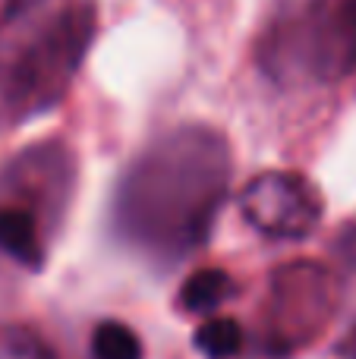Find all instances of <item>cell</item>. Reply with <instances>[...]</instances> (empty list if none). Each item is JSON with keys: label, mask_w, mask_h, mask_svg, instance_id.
Returning <instances> with one entry per match:
<instances>
[{"label": "cell", "mask_w": 356, "mask_h": 359, "mask_svg": "<svg viewBox=\"0 0 356 359\" xmlns=\"http://www.w3.org/2000/svg\"><path fill=\"white\" fill-rule=\"evenodd\" d=\"M231 142L205 123L155 136L123 170L111 202L120 243L155 265L193 255L231 189Z\"/></svg>", "instance_id": "6da1fadb"}, {"label": "cell", "mask_w": 356, "mask_h": 359, "mask_svg": "<svg viewBox=\"0 0 356 359\" xmlns=\"http://www.w3.org/2000/svg\"><path fill=\"white\" fill-rule=\"evenodd\" d=\"M98 35V0H32L0 25V126H19L67 98Z\"/></svg>", "instance_id": "7a4b0ae2"}, {"label": "cell", "mask_w": 356, "mask_h": 359, "mask_svg": "<svg viewBox=\"0 0 356 359\" xmlns=\"http://www.w3.org/2000/svg\"><path fill=\"white\" fill-rule=\"evenodd\" d=\"M275 86L322 88L356 76V0H275L256 38Z\"/></svg>", "instance_id": "3957f363"}, {"label": "cell", "mask_w": 356, "mask_h": 359, "mask_svg": "<svg viewBox=\"0 0 356 359\" xmlns=\"http://www.w3.org/2000/svg\"><path fill=\"white\" fill-rule=\"evenodd\" d=\"M76 164L63 142L48 139L22 149L0 170V252L38 271L73 198Z\"/></svg>", "instance_id": "277c9868"}, {"label": "cell", "mask_w": 356, "mask_h": 359, "mask_svg": "<svg viewBox=\"0 0 356 359\" xmlns=\"http://www.w3.org/2000/svg\"><path fill=\"white\" fill-rule=\"evenodd\" d=\"M240 215L268 240H306L325 215L319 186L296 170H265L243 186Z\"/></svg>", "instance_id": "5b68a950"}, {"label": "cell", "mask_w": 356, "mask_h": 359, "mask_svg": "<svg viewBox=\"0 0 356 359\" xmlns=\"http://www.w3.org/2000/svg\"><path fill=\"white\" fill-rule=\"evenodd\" d=\"M334 309V287L322 265L296 262L275 274L268 306V341L275 350H296L325 328Z\"/></svg>", "instance_id": "8992f818"}, {"label": "cell", "mask_w": 356, "mask_h": 359, "mask_svg": "<svg viewBox=\"0 0 356 359\" xmlns=\"http://www.w3.org/2000/svg\"><path fill=\"white\" fill-rule=\"evenodd\" d=\"M233 293V280L227 271L221 268H202L196 271L193 278L183 280V290H180V306L186 312H214L227 297Z\"/></svg>", "instance_id": "52a82bcc"}, {"label": "cell", "mask_w": 356, "mask_h": 359, "mask_svg": "<svg viewBox=\"0 0 356 359\" xmlns=\"http://www.w3.org/2000/svg\"><path fill=\"white\" fill-rule=\"evenodd\" d=\"M95 359H142V341L123 322H101L92 334Z\"/></svg>", "instance_id": "ba28073f"}, {"label": "cell", "mask_w": 356, "mask_h": 359, "mask_svg": "<svg viewBox=\"0 0 356 359\" xmlns=\"http://www.w3.org/2000/svg\"><path fill=\"white\" fill-rule=\"evenodd\" d=\"M196 347L208 359H231L243 350V328L233 318H212L196 331Z\"/></svg>", "instance_id": "9c48e42d"}, {"label": "cell", "mask_w": 356, "mask_h": 359, "mask_svg": "<svg viewBox=\"0 0 356 359\" xmlns=\"http://www.w3.org/2000/svg\"><path fill=\"white\" fill-rule=\"evenodd\" d=\"M0 359H57V353L32 328L0 322Z\"/></svg>", "instance_id": "30bf717a"}, {"label": "cell", "mask_w": 356, "mask_h": 359, "mask_svg": "<svg viewBox=\"0 0 356 359\" xmlns=\"http://www.w3.org/2000/svg\"><path fill=\"white\" fill-rule=\"evenodd\" d=\"M32 0H0V25H6L16 13H22Z\"/></svg>", "instance_id": "8fae6325"}, {"label": "cell", "mask_w": 356, "mask_h": 359, "mask_svg": "<svg viewBox=\"0 0 356 359\" xmlns=\"http://www.w3.org/2000/svg\"><path fill=\"white\" fill-rule=\"evenodd\" d=\"M344 353H347V359H356V328H353V334L347 337V347H344Z\"/></svg>", "instance_id": "7c38bea8"}]
</instances>
